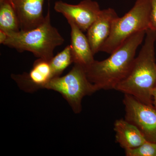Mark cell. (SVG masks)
<instances>
[{"label":"cell","instance_id":"cell-1","mask_svg":"<svg viewBox=\"0 0 156 156\" xmlns=\"http://www.w3.org/2000/svg\"><path fill=\"white\" fill-rule=\"evenodd\" d=\"M146 31L126 40L102 61L95 60L86 69L87 77L98 91L115 89L129 74L136 57V50L145 38Z\"/></svg>","mask_w":156,"mask_h":156},{"label":"cell","instance_id":"cell-2","mask_svg":"<svg viewBox=\"0 0 156 156\" xmlns=\"http://www.w3.org/2000/svg\"><path fill=\"white\" fill-rule=\"evenodd\" d=\"M144 39V44L135 57L129 74L115 90L131 95L142 103L153 105V93L156 86V33L148 29Z\"/></svg>","mask_w":156,"mask_h":156},{"label":"cell","instance_id":"cell-3","mask_svg":"<svg viewBox=\"0 0 156 156\" xmlns=\"http://www.w3.org/2000/svg\"><path fill=\"white\" fill-rule=\"evenodd\" d=\"M7 35L3 45L14 48L20 53L28 51L37 58L49 61L54 56L55 48L64 42L58 30L51 24L49 9L44 21L36 28Z\"/></svg>","mask_w":156,"mask_h":156},{"label":"cell","instance_id":"cell-4","mask_svg":"<svg viewBox=\"0 0 156 156\" xmlns=\"http://www.w3.org/2000/svg\"><path fill=\"white\" fill-rule=\"evenodd\" d=\"M151 0H136L134 5L123 17L114 21L111 33L100 51L111 54L126 40L149 29Z\"/></svg>","mask_w":156,"mask_h":156},{"label":"cell","instance_id":"cell-5","mask_svg":"<svg viewBox=\"0 0 156 156\" xmlns=\"http://www.w3.org/2000/svg\"><path fill=\"white\" fill-rule=\"evenodd\" d=\"M45 89L60 93L76 114L82 111L83 98L98 91L87 77L86 69L75 64L67 74L52 78Z\"/></svg>","mask_w":156,"mask_h":156},{"label":"cell","instance_id":"cell-6","mask_svg":"<svg viewBox=\"0 0 156 156\" xmlns=\"http://www.w3.org/2000/svg\"><path fill=\"white\" fill-rule=\"evenodd\" d=\"M125 119L136 126L147 140L156 143V108L124 94Z\"/></svg>","mask_w":156,"mask_h":156},{"label":"cell","instance_id":"cell-7","mask_svg":"<svg viewBox=\"0 0 156 156\" xmlns=\"http://www.w3.org/2000/svg\"><path fill=\"white\" fill-rule=\"evenodd\" d=\"M54 9L67 20L74 23L84 32L87 31L101 11L98 3L92 0H83L77 5L58 1L55 3Z\"/></svg>","mask_w":156,"mask_h":156},{"label":"cell","instance_id":"cell-8","mask_svg":"<svg viewBox=\"0 0 156 156\" xmlns=\"http://www.w3.org/2000/svg\"><path fill=\"white\" fill-rule=\"evenodd\" d=\"M11 78L20 89L31 93L45 89L53 76L50 61L38 58L34 62L29 73L12 74Z\"/></svg>","mask_w":156,"mask_h":156},{"label":"cell","instance_id":"cell-9","mask_svg":"<svg viewBox=\"0 0 156 156\" xmlns=\"http://www.w3.org/2000/svg\"><path fill=\"white\" fill-rule=\"evenodd\" d=\"M118 17L115 11L112 8L101 10L98 17L88 29L87 36L94 55L100 51L108 38L114 21Z\"/></svg>","mask_w":156,"mask_h":156},{"label":"cell","instance_id":"cell-10","mask_svg":"<svg viewBox=\"0 0 156 156\" xmlns=\"http://www.w3.org/2000/svg\"><path fill=\"white\" fill-rule=\"evenodd\" d=\"M17 13L20 30L36 28L45 19L43 5L45 0H9Z\"/></svg>","mask_w":156,"mask_h":156},{"label":"cell","instance_id":"cell-11","mask_svg":"<svg viewBox=\"0 0 156 156\" xmlns=\"http://www.w3.org/2000/svg\"><path fill=\"white\" fill-rule=\"evenodd\" d=\"M67 21L71 27L70 46L73 63L86 69L95 61L94 54L84 32L71 20Z\"/></svg>","mask_w":156,"mask_h":156},{"label":"cell","instance_id":"cell-12","mask_svg":"<svg viewBox=\"0 0 156 156\" xmlns=\"http://www.w3.org/2000/svg\"><path fill=\"white\" fill-rule=\"evenodd\" d=\"M114 130L116 141L125 151L138 147L147 140L139 129L125 119L116 120Z\"/></svg>","mask_w":156,"mask_h":156},{"label":"cell","instance_id":"cell-13","mask_svg":"<svg viewBox=\"0 0 156 156\" xmlns=\"http://www.w3.org/2000/svg\"><path fill=\"white\" fill-rule=\"evenodd\" d=\"M0 30L7 34L20 30L18 16L9 0H0Z\"/></svg>","mask_w":156,"mask_h":156},{"label":"cell","instance_id":"cell-14","mask_svg":"<svg viewBox=\"0 0 156 156\" xmlns=\"http://www.w3.org/2000/svg\"><path fill=\"white\" fill-rule=\"evenodd\" d=\"M53 77L60 76L65 70L73 63L70 45H68L61 52L53 56L50 60Z\"/></svg>","mask_w":156,"mask_h":156},{"label":"cell","instance_id":"cell-15","mask_svg":"<svg viewBox=\"0 0 156 156\" xmlns=\"http://www.w3.org/2000/svg\"><path fill=\"white\" fill-rule=\"evenodd\" d=\"M127 156H156V143L146 140L135 148L125 150Z\"/></svg>","mask_w":156,"mask_h":156},{"label":"cell","instance_id":"cell-16","mask_svg":"<svg viewBox=\"0 0 156 156\" xmlns=\"http://www.w3.org/2000/svg\"><path fill=\"white\" fill-rule=\"evenodd\" d=\"M149 29L156 33V0H151Z\"/></svg>","mask_w":156,"mask_h":156},{"label":"cell","instance_id":"cell-17","mask_svg":"<svg viewBox=\"0 0 156 156\" xmlns=\"http://www.w3.org/2000/svg\"><path fill=\"white\" fill-rule=\"evenodd\" d=\"M8 35L5 32L2 30H0V44H3L7 38Z\"/></svg>","mask_w":156,"mask_h":156},{"label":"cell","instance_id":"cell-18","mask_svg":"<svg viewBox=\"0 0 156 156\" xmlns=\"http://www.w3.org/2000/svg\"><path fill=\"white\" fill-rule=\"evenodd\" d=\"M153 105L156 108V86L153 93Z\"/></svg>","mask_w":156,"mask_h":156}]
</instances>
